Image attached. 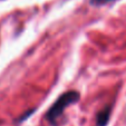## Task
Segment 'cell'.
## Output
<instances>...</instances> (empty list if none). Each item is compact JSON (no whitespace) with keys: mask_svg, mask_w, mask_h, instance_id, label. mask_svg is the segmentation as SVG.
Returning <instances> with one entry per match:
<instances>
[{"mask_svg":"<svg viewBox=\"0 0 126 126\" xmlns=\"http://www.w3.org/2000/svg\"><path fill=\"white\" fill-rule=\"evenodd\" d=\"M110 110H112V108H110V106H107V107H105L103 110H100V112L98 113L97 117H96V124H97V126H105L106 125L108 119H110Z\"/></svg>","mask_w":126,"mask_h":126,"instance_id":"cell-2","label":"cell"},{"mask_svg":"<svg viewBox=\"0 0 126 126\" xmlns=\"http://www.w3.org/2000/svg\"><path fill=\"white\" fill-rule=\"evenodd\" d=\"M112 1H114V0H91V5L92 6H103L108 2H112Z\"/></svg>","mask_w":126,"mask_h":126,"instance_id":"cell-3","label":"cell"},{"mask_svg":"<svg viewBox=\"0 0 126 126\" xmlns=\"http://www.w3.org/2000/svg\"><path fill=\"white\" fill-rule=\"evenodd\" d=\"M78 99H79V94L74 91L67 92V93L60 95L58 97V99L52 104V106L46 113V116H45L46 119L51 125H55L57 119L62 116L63 112L66 110V107L70 104H74V103L78 102Z\"/></svg>","mask_w":126,"mask_h":126,"instance_id":"cell-1","label":"cell"}]
</instances>
